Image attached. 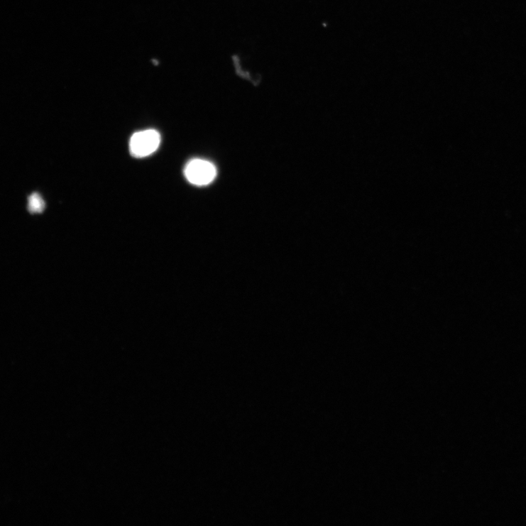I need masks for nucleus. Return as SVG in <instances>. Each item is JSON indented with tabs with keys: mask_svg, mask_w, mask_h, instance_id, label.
Returning <instances> with one entry per match:
<instances>
[{
	"mask_svg": "<svg viewBox=\"0 0 526 526\" xmlns=\"http://www.w3.org/2000/svg\"><path fill=\"white\" fill-rule=\"evenodd\" d=\"M161 141L160 133L155 130L136 133L130 141L131 155L142 158L151 155L159 148Z\"/></svg>",
	"mask_w": 526,
	"mask_h": 526,
	"instance_id": "obj_2",
	"label": "nucleus"
},
{
	"mask_svg": "<svg viewBox=\"0 0 526 526\" xmlns=\"http://www.w3.org/2000/svg\"><path fill=\"white\" fill-rule=\"evenodd\" d=\"M29 210L32 213H40L45 209V203L41 196L34 193L29 198Z\"/></svg>",
	"mask_w": 526,
	"mask_h": 526,
	"instance_id": "obj_3",
	"label": "nucleus"
},
{
	"mask_svg": "<svg viewBox=\"0 0 526 526\" xmlns=\"http://www.w3.org/2000/svg\"><path fill=\"white\" fill-rule=\"evenodd\" d=\"M217 170L215 165L202 159H194L185 168V177L196 186H207L214 181Z\"/></svg>",
	"mask_w": 526,
	"mask_h": 526,
	"instance_id": "obj_1",
	"label": "nucleus"
}]
</instances>
